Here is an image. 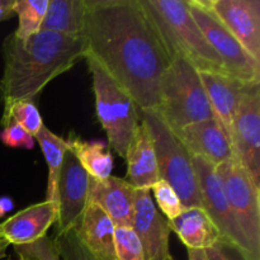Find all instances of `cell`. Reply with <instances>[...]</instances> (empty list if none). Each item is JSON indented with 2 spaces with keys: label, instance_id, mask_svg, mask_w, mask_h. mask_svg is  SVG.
I'll return each mask as SVG.
<instances>
[{
  "label": "cell",
  "instance_id": "cell-22",
  "mask_svg": "<svg viewBox=\"0 0 260 260\" xmlns=\"http://www.w3.org/2000/svg\"><path fill=\"white\" fill-rule=\"evenodd\" d=\"M69 151L76 157L79 164L88 175L94 179H106L113 170V156L102 141H85L75 134H70L68 140Z\"/></svg>",
  "mask_w": 260,
  "mask_h": 260
},
{
  "label": "cell",
  "instance_id": "cell-36",
  "mask_svg": "<svg viewBox=\"0 0 260 260\" xmlns=\"http://www.w3.org/2000/svg\"><path fill=\"white\" fill-rule=\"evenodd\" d=\"M8 260H14V259H8ZM17 260H19V259H17Z\"/></svg>",
  "mask_w": 260,
  "mask_h": 260
},
{
  "label": "cell",
  "instance_id": "cell-13",
  "mask_svg": "<svg viewBox=\"0 0 260 260\" xmlns=\"http://www.w3.org/2000/svg\"><path fill=\"white\" fill-rule=\"evenodd\" d=\"M132 229L141 241L146 260H169L170 230L168 220L159 212L150 189H137Z\"/></svg>",
  "mask_w": 260,
  "mask_h": 260
},
{
  "label": "cell",
  "instance_id": "cell-1",
  "mask_svg": "<svg viewBox=\"0 0 260 260\" xmlns=\"http://www.w3.org/2000/svg\"><path fill=\"white\" fill-rule=\"evenodd\" d=\"M84 58L95 61L136 104L155 112L172 62L141 0H85Z\"/></svg>",
  "mask_w": 260,
  "mask_h": 260
},
{
  "label": "cell",
  "instance_id": "cell-4",
  "mask_svg": "<svg viewBox=\"0 0 260 260\" xmlns=\"http://www.w3.org/2000/svg\"><path fill=\"white\" fill-rule=\"evenodd\" d=\"M155 113L178 134L197 122L215 118L200 74L182 58H173L161 79Z\"/></svg>",
  "mask_w": 260,
  "mask_h": 260
},
{
  "label": "cell",
  "instance_id": "cell-26",
  "mask_svg": "<svg viewBox=\"0 0 260 260\" xmlns=\"http://www.w3.org/2000/svg\"><path fill=\"white\" fill-rule=\"evenodd\" d=\"M114 254L116 260H146L141 241L128 226L114 229Z\"/></svg>",
  "mask_w": 260,
  "mask_h": 260
},
{
  "label": "cell",
  "instance_id": "cell-23",
  "mask_svg": "<svg viewBox=\"0 0 260 260\" xmlns=\"http://www.w3.org/2000/svg\"><path fill=\"white\" fill-rule=\"evenodd\" d=\"M35 140H37L48 167L46 201H51L57 205L58 179H60L63 159H65L66 152L69 151V144L62 137L53 134L45 124L36 135Z\"/></svg>",
  "mask_w": 260,
  "mask_h": 260
},
{
  "label": "cell",
  "instance_id": "cell-15",
  "mask_svg": "<svg viewBox=\"0 0 260 260\" xmlns=\"http://www.w3.org/2000/svg\"><path fill=\"white\" fill-rule=\"evenodd\" d=\"M136 188L118 177L94 179L89 177L88 202L98 206L116 226L132 228Z\"/></svg>",
  "mask_w": 260,
  "mask_h": 260
},
{
  "label": "cell",
  "instance_id": "cell-5",
  "mask_svg": "<svg viewBox=\"0 0 260 260\" xmlns=\"http://www.w3.org/2000/svg\"><path fill=\"white\" fill-rule=\"evenodd\" d=\"M86 61L95 96V112L108 139V144L121 157L134 140L140 124V113L131 96L107 75L101 66L91 58Z\"/></svg>",
  "mask_w": 260,
  "mask_h": 260
},
{
  "label": "cell",
  "instance_id": "cell-28",
  "mask_svg": "<svg viewBox=\"0 0 260 260\" xmlns=\"http://www.w3.org/2000/svg\"><path fill=\"white\" fill-rule=\"evenodd\" d=\"M19 260H61L53 240L48 236L27 245L14 246Z\"/></svg>",
  "mask_w": 260,
  "mask_h": 260
},
{
  "label": "cell",
  "instance_id": "cell-18",
  "mask_svg": "<svg viewBox=\"0 0 260 260\" xmlns=\"http://www.w3.org/2000/svg\"><path fill=\"white\" fill-rule=\"evenodd\" d=\"M114 229L111 218L98 206L88 202L80 223L74 231L81 246L94 260H116Z\"/></svg>",
  "mask_w": 260,
  "mask_h": 260
},
{
  "label": "cell",
  "instance_id": "cell-19",
  "mask_svg": "<svg viewBox=\"0 0 260 260\" xmlns=\"http://www.w3.org/2000/svg\"><path fill=\"white\" fill-rule=\"evenodd\" d=\"M207 98L210 101L215 118L217 119L228 134L231 141L233 122L241 93L248 84L222 74L198 73Z\"/></svg>",
  "mask_w": 260,
  "mask_h": 260
},
{
  "label": "cell",
  "instance_id": "cell-3",
  "mask_svg": "<svg viewBox=\"0 0 260 260\" xmlns=\"http://www.w3.org/2000/svg\"><path fill=\"white\" fill-rule=\"evenodd\" d=\"M170 58H182L198 73L228 75L189 12L188 0H141Z\"/></svg>",
  "mask_w": 260,
  "mask_h": 260
},
{
  "label": "cell",
  "instance_id": "cell-6",
  "mask_svg": "<svg viewBox=\"0 0 260 260\" xmlns=\"http://www.w3.org/2000/svg\"><path fill=\"white\" fill-rule=\"evenodd\" d=\"M152 135L156 152L159 180H164L179 197L184 208H203L192 156L177 135L161 121L155 112H139Z\"/></svg>",
  "mask_w": 260,
  "mask_h": 260
},
{
  "label": "cell",
  "instance_id": "cell-16",
  "mask_svg": "<svg viewBox=\"0 0 260 260\" xmlns=\"http://www.w3.org/2000/svg\"><path fill=\"white\" fill-rule=\"evenodd\" d=\"M57 205L51 201L35 203L0 223V239L14 246L27 245L47 236L56 223Z\"/></svg>",
  "mask_w": 260,
  "mask_h": 260
},
{
  "label": "cell",
  "instance_id": "cell-27",
  "mask_svg": "<svg viewBox=\"0 0 260 260\" xmlns=\"http://www.w3.org/2000/svg\"><path fill=\"white\" fill-rule=\"evenodd\" d=\"M150 192H152L155 201H156L155 206L159 207L160 213L168 221L174 220L184 211V207H183L175 190L164 180H157L151 187Z\"/></svg>",
  "mask_w": 260,
  "mask_h": 260
},
{
  "label": "cell",
  "instance_id": "cell-24",
  "mask_svg": "<svg viewBox=\"0 0 260 260\" xmlns=\"http://www.w3.org/2000/svg\"><path fill=\"white\" fill-rule=\"evenodd\" d=\"M50 0H15L14 14L18 17V27L14 36L20 41H27L41 32L43 18Z\"/></svg>",
  "mask_w": 260,
  "mask_h": 260
},
{
  "label": "cell",
  "instance_id": "cell-8",
  "mask_svg": "<svg viewBox=\"0 0 260 260\" xmlns=\"http://www.w3.org/2000/svg\"><path fill=\"white\" fill-rule=\"evenodd\" d=\"M193 169L197 177L203 210L207 212L220 233L221 240L235 246L245 260H260L244 236L223 192L222 183L216 173V167L202 157L192 156Z\"/></svg>",
  "mask_w": 260,
  "mask_h": 260
},
{
  "label": "cell",
  "instance_id": "cell-2",
  "mask_svg": "<svg viewBox=\"0 0 260 260\" xmlns=\"http://www.w3.org/2000/svg\"><path fill=\"white\" fill-rule=\"evenodd\" d=\"M84 52L81 36L41 30L27 41H20L14 33L5 37L0 78V102L4 109L15 102H32L53 79L83 60Z\"/></svg>",
  "mask_w": 260,
  "mask_h": 260
},
{
  "label": "cell",
  "instance_id": "cell-11",
  "mask_svg": "<svg viewBox=\"0 0 260 260\" xmlns=\"http://www.w3.org/2000/svg\"><path fill=\"white\" fill-rule=\"evenodd\" d=\"M89 175L70 151L66 152L57 187L55 236L74 231L88 206Z\"/></svg>",
  "mask_w": 260,
  "mask_h": 260
},
{
  "label": "cell",
  "instance_id": "cell-34",
  "mask_svg": "<svg viewBox=\"0 0 260 260\" xmlns=\"http://www.w3.org/2000/svg\"><path fill=\"white\" fill-rule=\"evenodd\" d=\"M169 260H174L170 258ZM188 260H207L205 250H194V249H188Z\"/></svg>",
  "mask_w": 260,
  "mask_h": 260
},
{
  "label": "cell",
  "instance_id": "cell-21",
  "mask_svg": "<svg viewBox=\"0 0 260 260\" xmlns=\"http://www.w3.org/2000/svg\"><path fill=\"white\" fill-rule=\"evenodd\" d=\"M85 23V0H50L41 30L81 36Z\"/></svg>",
  "mask_w": 260,
  "mask_h": 260
},
{
  "label": "cell",
  "instance_id": "cell-33",
  "mask_svg": "<svg viewBox=\"0 0 260 260\" xmlns=\"http://www.w3.org/2000/svg\"><path fill=\"white\" fill-rule=\"evenodd\" d=\"M14 208V202L9 197H0V218L4 217L7 213L13 211Z\"/></svg>",
  "mask_w": 260,
  "mask_h": 260
},
{
  "label": "cell",
  "instance_id": "cell-10",
  "mask_svg": "<svg viewBox=\"0 0 260 260\" xmlns=\"http://www.w3.org/2000/svg\"><path fill=\"white\" fill-rule=\"evenodd\" d=\"M234 160L260 187V83L248 84L241 93L231 132Z\"/></svg>",
  "mask_w": 260,
  "mask_h": 260
},
{
  "label": "cell",
  "instance_id": "cell-9",
  "mask_svg": "<svg viewBox=\"0 0 260 260\" xmlns=\"http://www.w3.org/2000/svg\"><path fill=\"white\" fill-rule=\"evenodd\" d=\"M216 173L244 236L260 256V187L234 159L216 167Z\"/></svg>",
  "mask_w": 260,
  "mask_h": 260
},
{
  "label": "cell",
  "instance_id": "cell-32",
  "mask_svg": "<svg viewBox=\"0 0 260 260\" xmlns=\"http://www.w3.org/2000/svg\"><path fill=\"white\" fill-rule=\"evenodd\" d=\"M15 0H0V22L10 19L14 15Z\"/></svg>",
  "mask_w": 260,
  "mask_h": 260
},
{
  "label": "cell",
  "instance_id": "cell-20",
  "mask_svg": "<svg viewBox=\"0 0 260 260\" xmlns=\"http://www.w3.org/2000/svg\"><path fill=\"white\" fill-rule=\"evenodd\" d=\"M168 225L187 249L207 250L221 240L217 228L203 208H184L178 217L168 221Z\"/></svg>",
  "mask_w": 260,
  "mask_h": 260
},
{
  "label": "cell",
  "instance_id": "cell-7",
  "mask_svg": "<svg viewBox=\"0 0 260 260\" xmlns=\"http://www.w3.org/2000/svg\"><path fill=\"white\" fill-rule=\"evenodd\" d=\"M193 19L203 36L221 58L226 74L244 84L260 83V62L254 60L220 20L201 4L200 0H188Z\"/></svg>",
  "mask_w": 260,
  "mask_h": 260
},
{
  "label": "cell",
  "instance_id": "cell-14",
  "mask_svg": "<svg viewBox=\"0 0 260 260\" xmlns=\"http://www.w3.org/2000/svg\"><path fill=\"white\" fill-rule=\"evenodd\" d=\"M175 135L190 156L202 157L213 167L234 159L230 139L216 118L189 124Z\"/></svg>",
  "mask_w": 260,
  "mask_h": 260
},
{
  "label": "cell",
  "instance_id": "cell-17",
  "mask_svg": "<svg viewBox=\"0 0 260 260\" xmlns=\"http://www.w3.org/2000/svg\"><path fill=\"white\" fill-rule=\"evenodd\" d=\"M124 159L127 161V182L136 189H151L159 180V172L152 135L142 119Z\"/></svg>",
  "mask_w": 260,
  "mask_h": 260
},
{
  "label": "cell",
  "instance_id": "cell-12",
  "mask_svg": "<svg viewBox=\"0 0 260 260\" xmlns=\"http://www.w3.org/2000/svg\"><path fill=\"white\" fill-rule=\"evenodd\" d=\"M221 24L238 40L244 50L260 62L259 0H200Z\"/></svg>",
  "mask_w": 260,
  "mask_h": 260
},
{
  "label": "cell",
  "instance_id": "cell-30",
  "mask_svg": "<svg viewBox=\"0 0 260 260\" xmlns=\"http://www.w3.org/2000/svg\"><path fill=\"white\" fill-rule=\"evenodd\" d=\"M0 141L5 146L13 149L32 150L35 146V137L13 121L3 127V131L0 132Z\"/></svg>",
  "mask_w": 260,
  "mask_h": 260
},
{
  "label": "cell",
  "instance_id": "cell-29",
  "mask_svg": "<svg viewBox=\"0 0 260 260\" xmlns=\"http://www.w3.org/2000/svg\"><path fill=\"white\" fill-rule=\"evenodd\" d=\"M53 244L61 260H94L81 246L80 241L76 238L75 231L55 236Z\"/></svg>",
  "mask_w": 260,
  "mask_h": 260
},
{
  "label": "cell",
  "instance_id": "cell-35",
  "mask_svg": "<svg viewBox=\"0 0 260 260\" xmlns=\"http://www.w3.org/2000/svg\"><path fill=\"white\" fill-rule=\"evenodd\" d=\"M8 246H9V244H8L5 240H3V239H0V259L4 256V254H5V251H7Z\"/></svg>",
  "mask_w": 260,
  "mask_h": 260
},
{
  "label": "cell",
  "instance_id": "cell-25",
  "mask_svg": "<svg viewBox=\"0 0 260 260\" xmlns=\"http://www.w3.org/2000/svg\"><path fill=\"white\" fill-rule=\"evenodd\" d=\"M12 121L22 126L33 137L40 132L43 126L40 111L32 102H15L10 107L3 109L0 124L4 127Z\"/></svg>",
  "mask_w": 260,
  "mask_h": 260
},
{
  "label": "cell",
  "instance_id": "cell-31",
  "mask_svg": "<svg viewBox=\"0 0 260 260\" xmlns=\"http://www.w3.org/2000/svg\"><path fill=\"white\" fill-rule=\"evenodd\" d=\"M205 251L207 260H245L243 254L235 246L223 240L217 241L215 245Z\"/></svg>",
  "mask_w": 260,
  "mask_h": 260
}]
</instances>
